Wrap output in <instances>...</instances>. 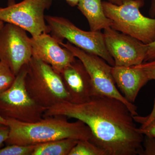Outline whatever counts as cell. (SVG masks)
<instances>
[{
    "label": "cell",
    "mask_w": 155,
    "mask_h": 155,
    "mask_svg": "<svg viewBox=\"0 0 155 155\" xmlns=\"http://www.w3.org/2000/svg\"><path fill=\"white\" fill-rule=\"evenodd\" d=\"M26 72L25 65L16 75L11 86L0 94V115L6 120L33 123L44 117L46 109L31 97L25 88Z\"/></svg>",
    "instance_id": "obj_5"
},
{
    "label": "cell",
    "mask_w": 155,
    "mask_h": 155,
    "mask_svg": "<svg viewBox=\"0 0 155 155\" xmlns=\"http://www.w3.org/2000/svg\"><path fill=\"white\" fill-rule=\"evenodd\" d=\"M149 14L152 18H155V0H152L149 10Z\"/></svg>",
    "instance_id": "obj_25"
},
{
    "label": "cell",
    "mask_w": 155,
    "mask_h": 155,
    "mask_svg": "<svg viewBox=\"0 0 155 155\" xmlns=\"http://www.w3.org/2000/svg\"><path fill=\"white\" fill-rule=\"evenodd\" d=\"M135 66L144 71L150 81L155 80V59Z\"/></svg>",
    "instance_id": "obj_19"
},
{
    "label": "cell",
    "mask_w": 155,
    "mask_h": 155,
    "mask_svg": "<svg viewBox=\"0 0 155 155\" xmlns=\"http://www.w3.org/2000/svg\"><path fill=\"white\" fill-rule=\"evenodd\" d=\"M59 43L70 50L83 64L90 77L95 95L105 96L119 100L127 106L133 116L138 115L136 106L127 101L117 89L112 75V66L98 56L87 52L69 42Z\"/></svg>",
    "instance_id": "obj_7"
},
{
    "label": "cell",
    "mask_w": 155,
    "mask_h": 155,
    "mask_svg": "<svg viewBox=\"0 0 155 155\" xmlns=\"http://www.w3.org/2000/svg\"><path fill=\"white\" fill-rule=\"evenodd\" d=\"M69 155H107L104 151L87 140H80Z\"/></svg>",
    "instance_id": "obj_16"
},
{
    "label": "cell",
    "mask_w": 155,
    "mask_h": 155,
    "mask_svg": "<svg viewBox=\"0 0 155 155\" xmlns=\"http://www.w3.org/2000/svg\"><path fill=\"white\" fill-rule=\"evenodd\" d=\"M52 0H23L10 2L7 7L0 8V20L19 26L29 32L31 37L49 33L45 12L50 8Z\"/></svg>",
    "instance_id": "obj_8"
},
{
    "label": "cell",
    "mask_w": 155,
    "mask_h": 155,
    "mask_svg": "<svg viewBox=\"0 0 155 155\" xmlns=\"http://www.w3.org/2000/svg\"><path fill=\"white\" fill-rule=\"evenodd\" d=\"M137 130L143 135L155 138V120L147 127L137 128Z\"/></svg>",
    "instance_id": "obj_22"
},
{
    "label": "cell",
    "mask_w": 155,
    "mask_h": 155,
    "mask_svg": "<svg viewBox=\"0 0 155 155\" xmlns=\"http://www.w3.org/2000/svg\"><path fill=\"white\" fill-rule=\"evenodd\" d=\"M32 57L40 59L60 73L76 60L74 54L62 46L54 38L48 33L31 38Z\"/></svg>",
    "instance_id": "obj_11"
},
{
    "label": "cell",
    "mask_w": 155,
    "mask_h": 155,
    "mask_svg": "<svg viewBox=\"0 0 155 155\" xmlns=\"http://www.w3.org/2000/svg\"><path fill=\"white\" fill-rule=\"evenodd\" d=\"M155 59V40L147 44V51L144 62H149Z\"/></svg>",
    "instance_id": "obj_24"
},
{
    "label": "cell",
    "mask_w": 155,
    "mask_h": 155,
    "mask_svg": "<svg viewBox=\"0 0 155 155\" xmlns=\"http://www.w3.org/2000/svg\"><path fill=\"white\" fill-rule=\"evenodd\" d=\"M45 19L51 35L59 43L67 40L76 47L98 56L112 67L115 66L114 60L106 47L104 35L101 31L82 30L63 17L45 16Z\"/></svg>",
    "instance_id": "obj_6"
},
{
    "label": "cell",
    "mask_w": 155,
    "mask_h": 155,
    "mask_svg": "<svg viewBox=\"0 0 155 155\" xmlns=\"http://www.w3.org/2000/svg\"><path fill=\"white\" fill-rule=\"evenodd\" d=\"M4 25H5L4 22L2 21V20H0V30L4 27Z\"/></svg>",
    "instance_id": "obj_29"
},
{
    "label": "cell",
    "mask_w": 155,
    "mask_h": 155,
    "mask_svg": "<svg viewBox=\"0 0 155 155\" xmlns=\"http://www.w3.org/2000/svg\"><path fill=\"white\" fill-rule=\"evenodd\" d=\"M0 123L7 125V121L6 119H4L0 115Z\"/></svg>",
    "instance_id": "obj_28"
},
{
    "label": "cell",
    "mask_w": 155,
    "mask_h": 155,
    "mask_svg": "<svg viewBox=\"0 0 155 155\" xmlns=\"http://www.w3.org/2000/svg\"><path fill=\"white\" fill-rule=\"evenodd\" d=\"M66 118L49 116L33 123L7 119L9 134L5 143L7 145H35L65 138L90 140L91 132L87 125L78 120L69 122Z\"/></svg>",
    "instance_id": "obj_2"
},
{
    "label": "cell",
    "mask_w": 155,
    "mask_h": 155,
    "mask_svg": "<svg viewBox=\"0 0 155 155\" xmlns=\"http://www.w3.org/2000/svg\"><path fill=\"white\" fill-rule=\"evenodd\" d=\"M78 140L65 138L36 145L32 155H69Z\"/></svg>",
    "instance_id": "obj_15"
},
{
    "label": "cell",
    "mask_w": 155,
    "mask_h": 155,
    "mask_svg": "<svg viewBox=\"0 0 155 155\" xmlns=\"http://www.w3.org/2000/svg\"><path fill=\"white\" fill-rule=\"evenodd\" d=\"M124 0H108V2L117 5H120L122 4Z\"/></svg>",
    "instance_id": "obj_27"
},
{
    "label": "cell",
    "mask_w": 155,
    "mask_h": 155,
    "mask_svg": "<svg viewBox=\"0 0 155 155\" xmlns=\"http://www.w3.org/2000/svg\"><path fill=\"white\" fill-rule=\"evenodd\" d=\"M112 73L116 86L129 102L134 104L140 91L149 81L142 69L131 67H112Z\"/></svg>",
    "instance_id": "obj_13"
},
{
    "label": "cell",
    "mask_w": 155,
    "mask_h": 155,
    "mask_svg": "<svg viewBox=\"0 0 155 155\" xmlns=\"http://www.w3.org/2000/svg\"><path fill=\"white\" fill-rule=\"evenodd\" d=\"M60 75L70 97V102H86L95 95L88 72L77 58Z\"/></svg>",
    "instance_id": "obj_12"
},
{
    "label": "cell",
    "mask_w": 155,
    "mask_h": 155,
    "mask_svg": "<svg viewBox=\"0 0 155 155\" xmlns=\"http://www.w3.org/2000/svg\"><path fill=\"white\" fill-rule=\"evenodd\" d=\"M16 76L5 63L0 61V94L11 86Z\"/></svg>",
    "instance_id": "obj_17"
},
{
    "label": "cell",
    "mask_w": 155,
    "mask_h": 155,
    "mask_svg": "<svg viewBox=\"0 0 155 155\" xmlns=\"http://www.w3.org/2000/svg\"><path fill=\"white\" fill-rule=\"evenodd\" d=\"M35 145H8L0 148V155H32Z\"/></svg>",
    "instance_id": "obj_18"
},
{
    "label": "cell",
    "mask_w": 155,
    "mask_h": 155,
    "mask_svg": "<svg viewBox=\"0 0 155 155\" xmlns=\"http://www.w3.org/2000/svg\"><path fill=\"white\" fill-rule=\"evenodd\" d=\"M143 148L141 155H155V138L146 136L143 142Z\"/></svg>",
    "instance_id": "obj_21"
},
{
    "label": "cell",
    "mask_w": 155,
    "mask_h": 155,
    "mask_svg": "<svg viewBox=\"0 0 155 155\" xmlns=\"http://www.w3.org/2000/svg\"><path fill=\"white\" fill-rule=\"evenodd\" d=\"M32 57L31 38L19 26L7 23L0 30V61L17 75Z\"/></svg>",
    "instance_id": "obj_9"
},
{
    "label": "cell",
    "mask_w": 155,
    "mask_h": 155,
    "mask_svg": "<svg viewBox=\"0 0 155 155\" xmlns=\"http://www.w3.org/2000/svg\"><path fill=\"white\" fill-rule=\"evenodd\" d=\"M77 6L87 19L91 31H101L111 27L112 21L105 14L102 0H79Z\"/></svg>",
    "instance_id": "obj_14"
},
{
    "label": "cell",
    "mask_w": 155,
    "mask_h": 155,
    "mask_svg": "<svg viewBox=\"0 0 155 155\" xmlns=\"http://www.w3.org/2000/svg\"><path fill=\"white\" fill-rule=\"evenodd\" d=\"M62 116L83 122L90 129V141L107 155H141L143 135L138 132L133 116L124 103L96 95L87 102H64L48 108L44 117Z\"/></svg>",
    "instance_id": "obj_1"
},
{
    "label": "cell",
    "mask_w": 155,
    "mask_h": 155,
    "mask_svg": "<svg viewBox=\"0 0 155 155\" xmlns=\"http://www.w3.org/2000/svg\"><path fill=\"white\" fill-rule=\"evenodd\" d=\"M9 134V128L8 125L0 123V148L2 147Z\"/></svg>",
    "instance_id": "obj_23"
},
{
    "label": "cell",
    "mask_w": 155,
    "mask_h": 155,
    "mask_svg": "<svg viewBox=\"0 0 155 155\" xmlns=\"http://www.w3.org/2000/svg\"><path fill=\"white\" fill-rule=\"evenodd\" d=\"M134 119L136 122L141 124V128H143L149 125L155 120V100L152 111L149 115L147 116H134Z\"/></svg>",
    "instance_id": "obj_20"
},
{
    "label": "cell",
    "mask_w": 155,
    "mask_h": 155,
    "mask_svg": "<svg viewBox=\"0 0 155 155\" xmlns=\"http://www.w3.org/2000/svg\"><path fill=\"white\" fill-rule=\"evenodd\" d=\"M144 4V0H124L120 5L102 2L105 14L112 21L111 28L149 44L155 40V18L141 14Z\"/></svg>",
    "instance_id": "obj_4"
},
{
    "label": "cell",
    "mask_w": 155,
    "mask_h": 155,
    "mask_svg": "<svg viewBox=\"0 0 155 155\" xmlns=\"http://www.w3.org/2000/svg\"><path fill=\"white\" fill-rule=\"evenodd\" d=\"M67 3L71 7H75L77 6L79 0H65Z\"/></svg>",
    "instance_id": "obj_26"
},
{
    "label": "cell",
    "mask_w": 155,
    "mask_h": 155,
    "mask_svg": "<svg viewBox=\"0 0 155 155\" xmlns=\"http://www.w3.org/2000/svg\"><path fill=\"white\" fill-rule=\"evenodd\" d=\"M25 86L28 94L46 110L60 103L70 101L60 74L51 66L32 57L26 64Z\"/></svg>",
    "instance_id": "obj_3"
},
{
    "label": "cell",
    "mask_w": 155,
    "mask_h": 155,
    "mask_svg": "<svg viewBox=\"0 0 155 155\" xmlns=\"http://www.w3.org/2000/svg\"><path fill=\"white\" fill-rule=\"evenodd\" d=\"M103 33L106 47L115 66L131 67L144 62L147 44L111 27L104 30Z\"/></svg>",
    "instance_id": "obj_10"
}]
</instances>
